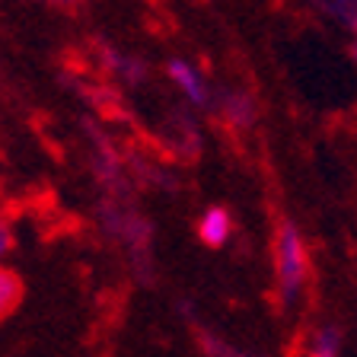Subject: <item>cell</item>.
I'll list each match as a JSON object with an SVG mask.
<instances>
[{
    "label": "cell",
    "mask_w": 357,
    "mask_h": 357,
    "mask_svg": "<svg viewBox=\"0 0 357 357\" xmlns=\"http://www.w3.org/2000/svg\"><path fill=\"white\" fill-rule=\"evenodd\" d=\"M275 265H278V284H281L284 303H294L306 281V245L294 223H281V230H278Z\"/></svg>",
    "instance_id": "1"
},
{
    "label": "cell",
    "mask_w": 357,
    "mask_h": 357,
    "mask_svg": "<svg viewBox=\"0 0 357 357\" xmlns=\"http://www.w3.org/2000/svg\"><path fill=\"white\" fill-rule=\"evenodd\" d=\"M99 220H102V230L109 233L119 245H125L128 252H134L137 259L147 255L150 249V223L141 214H134L125 204H115V201H105L99 208Z\"/></svg>",
    "instance_id": "2"
},
{
    "label": "cell",
    "mask_w": 357,
    "mask_h": 357,
    "mask_svg": "<svg viewBox=\"0 0 357 357\" xmlns=\"http://www.w3.org/2000/svg\"><path fill=\"white\" fill-rule=\"evenodd\" d=\"M166 74H169V80L176 83L178 93L192 105L211 102V89H208V83H204V77H201V70L195 64H188L185 58H172L169 64H166Z\"/></svg>",
    "instance_id": "3"
},
{
    "label": "cell",
    "mask_w": 357,
    "mask_h": 357,
    "mask_svg": "<svg viewBox=\"0 0 357 357\" xmlns=\"http://www.w3.org/2000/svg\"><path fill=\"white\" fill-rule=\"evenodd\" d=\"M105 70H109L112 77H119L121 83H128V86H141L144 80H147V64H144L141 58H134V54L128 52H119V48H105Z\"/></svg>",
    "instance_id": "4"
},
{
    "label": "cell",
    "mask_w": 357,
    "mask_h": 357,
    "mask_svg": "<svg viewBox=\"0 0 357 357\" xmlns=\"http://www.w3.org/2000/svg\"><path fill=\"white\" fill-rule=\"evenodd\" d=\"M230 230H233V220L223 208H208L198 220V239L204 245H211V249H220L230 239Z\"/></svg>",
    "instance_id": "5"
},
{
    "label": "cell",
    "mask_w": 357,
    "mask_h": 357,
    "mask_svg": "<svg viewBox=\"0 0 357 357\" xmlns=\"http://www.w3.org/2000/svg\"><path fill=\"white\" fill-rule=\"evenodd\" d=\"M93 166H96V178L109 192L119 195L125 192V185H121V160L105 141H96V147H93Z\"/></svg>",
    "instance_id": "6"
},
{
    "label": "cell",
    "mask_w": 357,
    "mask_h": 357,
    "mask_svg": "<svg viewBox=\"0 0 357 357\" xmlns=\"http://www.w3.org/2000/svg\"><path fill=\"white\" fill-rule=\"evenodd\" d=\"M22 297H26V284H22L20 271L0 265V322L20 310Z\"/></svg>",
    "instance_id": "7"
},
{
    "label": "cell",
    "mask_w": 357,
    "mask_h": 357,
    "mask_svg": "<svg viewBox=\"0 0 357 357\" xmlns=\"http://www.w3.org/2000/svg\"><path fill=\"white\" fill-rule=\"evenodd\" d=\"M220 115L233 128H249L255 121V102L245 93H223L220 96Z\"/></svg>",
    "instance_id": "8"
},
{
    "label": "cell",
    "mask_w": 357,
    "mask_h": 357,
    "mask_svg": "<svg viewBox=\"0 0 357 357\" xmlns=\"http://www.w3.org/2000/svg\"><path fill=\"white\" fill-rule=\"evenodd\" d=\"M338 354V335L332 332V328H326V332L316 335V342H312L310 348V357H335Z\"/></svg>",
    "instance_id": "9"
},
{
    "label": "cell",
    "mask_w": 357,
    "mask_h": 357,
    "mask_svg": "<svg viewBox=\"0 0 357 357\" xmlns=\"http://www.w3.org/2000/svg\"><path fill=\"white\" fill-rule=\"evenodd\" d=\"M201 344H204L208 357H245V354H239V351H233L230 344H223L220 338H214V335H204V338H201Z\"/></svg>",
    "instance_id": "10"
},
{
    "label": "cell",
    "mask_w": 357,
    "mask_h": 357,
    "mask_svg": "<svg viewBox=\"0 0 357 357\" xmlns=\"http://www.w3.org/2000/svg\"><path fill=\"white\" fill-rule=\"evenodd\" d=\"M16 245V236H13V227H10L3 217H0V265H3V259H7L10 252H13Z\"/></svg>",
    "instance_id": "11"
},
{
    "label": "cell",
    "mask_w": 357,
    "mask_h": 357,
    "mask_svg": "<svg viewBox=\"0 0 357 357\" xmlns=\"http://www.w3.org/2000/svg\"><path fill=\"white\" fill-rule=\"evenodd\" d=\"M32 3H64V7H77L83 0H32Z\"/></svg>",
    "instance_id": "12"
},
{
    "label": "cell",
    "mask_w": 357,
    "mask_h": 357,
    "mask_svg": "<svg viewBox=\"0 0 357 357\" xmlns=\"http://www.w3.org/2000/svg\"><path fill=\"white\" fill-rule=\"evenodd\" d=\"M354 54H357V45H354Z\"/></svg>",
    "instance_id": "13"
}]
</instances>
